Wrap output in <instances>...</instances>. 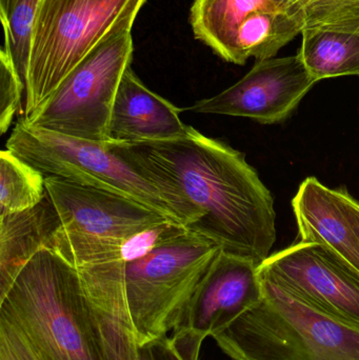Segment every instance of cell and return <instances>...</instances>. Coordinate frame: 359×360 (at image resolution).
<instances>
[{
    "mask_svg": "<svg viewBox=\"0 0 359 360\" xmlns=\"http://www.w3.org/2000/svg\"><path fill=\"white\" fill-rule=\"evenodd\" d=\"M112 148L200 212L188 230L259 266L269 257L276 240L274 199L244 153L190 126L179 139Z\"/></svg>",
    "mask_w": 359,
    "mask_h": 360,
    "instance_id": "obj_1",
    "label": "cell"
},
{
    "mask_svg": "<svg viewBox=\"0 0 359 360\" xmlns=\"http://www.w3.org/2000/svg\"><path fill=\"white\" fill-rule=\"evenodd\" d=\"M188 230L129 262L75 266L97 317L136 345L164 338L221 252Z\"/></svg>",
    "mask_w": 359,
    "mask_h": 360,
    "instance_id": "obj_2",
    "label": "cell"
},
{
    "mask_svg": "<svg viewBox=\"0 0 359 360\" xmlns=\"http://www.w3.org/2000/svg\"><path fill=\"white\" fill-rule=\"evenodd\" d=\"M0 315L25 336L40 360H105L94 309L77 269L52 248L23 266Z\"/></svg>",
    "mask_w": 359,
    "mask_h": 360,
    "instance_id": "obj_3",
    "label": "cell"
},
{
    "mask_svg": "<svg viewBox=\"0 0 359 360\" xmlns=\"http://www.w3.org/2000/svg\"><path fill=\"white\" fill-rule=\"evenodd\" d=\"M263 300L213 336L232 360H359V327L261 276Z\"/></svg>",
    "mask_w": 359,
    "mask_h": 360,
    "instance_id": "obj_4",
    "label": "cell"
},
{
    "mask_svg": "<svg viewBox=\"0 0 359 360\" xmlns=\"http://www.w3.org/2000/svg\"><path fill=\"white\" fill-rule=\"evenodd\" d=\"M112 143L32 128L20 120L6 146L46 176L126 197L188 229L200 220V213L193 205L172 188L147 176L114 151Z\"/></svg>",
    "mask_w": 359,
    "mask_h": 360,
    "instance_id": "obj_5",
    "label": "cell"
},
{
    "mask_svg": "<svg viewBox=\"0 0 359 360\" xmlns=\"http://www.w3.org/2000/svg\"><path fill=\"white\" fill-rule=\"evenodd\" d=\"M147 0H40L25 82L23 117L35 113L114 29Z\"/></svg>",
    "mask_w": 359,
    "mask_h": 360,
    "instance_id": "obj_6",
    "label": "cell"
},
{
    "mask_svg": "<svg viewBox=\"0 0 359 360\" xmlns=\"http://www.w3.org/2000/svg\"><path fill=\"white\" fill-rule=\"evenodd\" d=\"M128 20L107 34L65 78L25 124L76 139L111 143L109 124L122 76L132 63V27Z\"/></svg>",
    "mask_w": 359,
    "mask_h": 360,
    "instance_id": "obj_7",
    "label": "cell"
},
{
    "mask_svg": "<svg viewBox=\"0 0 359 360\" xmlns=\"http://www.w3.org/2000/svg\"><path fill=\"white\" fill-rule=\"evenodd\" d=\"M259 273L310 306L359 327V274L327 248L299 241L270 255Z\"/></svg>",
    "mask_w": 359,
    "mask_h": 360,
    "instance_id": "obj_8",
    "label": "cell"
},
{
    "mask_svg": "<svg viewBox=\"0 0 359 360\" xmlns=\"http://www.w3.org/2000/svg\"><path fill=\"white\" fill-rule=\"evenodd\" d=\"M315 80L299 54L257 60L240 82L188 108L194 113L246 117L263 124L288 120Z\"/></svg>",
    "mask_w": 359,
    "mask_h": 360,
    "instance_id": "obj_9",
    "label": "cell"
},
{
    "mask_svg": "<svg viewBox=\"0 0 359 360\" xmlns=\"http://www.w3.org/2000/svg\"><path fill=\"white\" fill-rule=\"evenodd\" d=\"M46 188L60 219L56 235L67 240H122L171 220L132 199L59 177L46 176Z\"/></svg>",
    "mask_w": 359,
    "mask_h": 360,
    "instance_id": "obj_10",
    "label": "cell"
},
{
    "mask_svg": "<svg viewBox=\"0 0 359 360\" xmlns=\"http://www.w3.org/2000/svg\"><path fill=\"white\" fill-rule=\"evenodd\" d=\"M259 264L221 251L183 307L173 335L204 342L263 300Z\"/></svg>",
    "mask_w": 359,
    "mask_h": 360,
    "instance_id": "obj_11",
    "label": "cell"
},
{
    "mask_svg": "<svg viewBox=\"0 0 359 360\" xmlns=\"http://www.w3.org/2000/svg\"><path fill=\"white\" fill-rule=\"evenodd\" d=\"M183 109L152 92L132 68L122 76L109 124L113 143L171 141L187 134L189 126L181 120Z\"/></svg>",
    "mask_w": 359,
    "mask_h": 360,
    "instance_id": "obj_12",
    "label": "cell"
},
{
    "mask_svg": "<svg viewBox=\"0 0 359 360\" xmlns=\"http://www.w3.org/2000/svg\"><path fill=\"white\" fill-rule=\"evenodd\" d=\"M292 205L301 241L327 248L359 274V238L337 188L308 177L299 186Z\"/></svg>",
    "mask_w": 359,
    "mask_h": 360,
    "instance_id": "obj_13",
    "label": "cell"
},
{
    "mask_svg": "<svg viewBox=\"0 0 359 360\" xmlns=\"http://www.w3.org/2000/svg\"><path fill=\"white\" fill-rule=\"evenodd\" d=\"M60 226L48 192L32 209L0 216V298L31 258L51 248Z\"/></svg>",
    "mask_w": 359,
    "mask_h": 360,
    "instance_id": "obj_14",
    "label": "cell"
},
{
    "mask_svg": "<svg viewBox=\"0 0 359 360\" xmlns=\"http://www.w3.org/2000/svg\"><path fill=\"white\" fill-rule=\"evenodd\" d=\"M280 8L290 11L289 0H194L190 23L196 39L228 61L242 21L255 13Z\"/></svg>",
    "mask_w": 359,
    "mask_h": 360,
    "instance_id": "obj_15",
    "label": "cell"
},
{
    "mask_svg": "<svg viewBox=\"0 0 359 360\" xmlns=\"http://www.w3.org/2000/svg\"><path fill=\"white\" fill-rule=\"evenodd\" d=\"M299 19L286 8L261 11L242 21L236 31L228 63L244 65L249 58H273L301 34Z\"/></svg>",
    "mask_w": 359,
    "mask_h": 360,
    "instance_id": "obj_16",
    "label": "cell"
},
{
    "mask_svg": "<svg viewBox=\"0 0 359 360\" xmlns=\"http://www.w3.org/2000/svg\"><path fill=\"white\" fill-rule=\"evenodd\" d=\"M297 52L316 82L341 76H359V33L308 29L301 32Z\"/></svg>",
    "mask_w": 359,
    "mask_h": 360,
    "instance_id": "obj_17",
    "label": "cell"
},
{
    "mask_svg": "<svg viewBox=\"0 0 359 360\" xmlns=\"http://www.w3.org/2000/svg\"><path fill=\"white\" fill-rule=\"evenodd\" d=\"M96 316L105 360H200L202 342L168 335L136 345L122 330Z\"/></svg>",
    "mask_w": 359,
    "mask_h": 360,
    "instance_id": "obj_18",
    "label": "cell"
},
{
    "mask_svg": "<svg viewBox=\"0 0 359 360\" xmlns=\"http://www.w3.org/2000/svg\"><path fill=\"white\" fill-rule=\"evenodd\" d=\"M46 196V175L8 149L0 153V216L27 211Z\"/></svg>",
    "mask_w": 359,
    "mask_h": 360,
    "instance_id": "obj_19",
    "label": "cell"
},
{
    "mask_svg": "<svg viewBox=\"0 0 359 360\" xmlns=\"http://www.w3.org/2000/svg\"><path fill=\"white\" fill-rule=\"evenodd\" d=\"M40 0H0L4 41L22 82H27L34 27Z\"/></svg>",
    "mask_w": 359,
    "mask_h": 360,
    "instance_id": "obj_20",
    "label": "cell"
},
{
    "mask_svg": "<svg viewBox=\"0 0 359 360\" xmlns=\"http://www.w3.org/2000/svg\"><path fill=\"white\" fill-rule=\"evenodd\" d=\"M291 13L303 30L359 33V0H289Z\"/></svg>",
    "mask_w": 359,
    "mask_h": 360,
    "instance_id": "obj_21",
    "label": "cell"
},
{
    "mask_svg": "<svg viewBox=\"0 0 359 360\" xmlns=\"http://www.w3.org/2000/svg\"><path fill=\"white\" fill-rule=\"evenodd\" d=\"M25 93V82L21 79L13 63L12 57L1 48L0 52V134L8 132L13 118L20 105Z\"/></svg>",
    "mask_w": 359,
    "mask_h": 360,
    "instance_id": "obj_22",
    "label": "cell"
},
{
    "mask_svg": "<svg viewBox=\"0 0 359 360\" xmlns=\"http://www.w3.org/2000/svg\"><path fill=\"white\" fill-rule=\"evenodd\" d=\"M339 197L343 203L344 210L355 231L359 238V200L354 198L346 188H339Z\"/></svg>",
    "mask_w": 359,
    "mask_h": 360,
    "instance_id": "obj_23",
    "label": "cell"
}]
</instances>
